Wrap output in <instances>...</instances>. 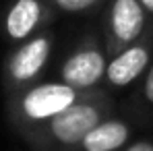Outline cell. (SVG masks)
Instances as JSON below:
<instances>
[{"label":"cell","mask_w":153,"mask_h":151,"mask_svg":"<svg viewBox=\"0 0 153 151\" xmlns=\"http://www.w3.org/2000/svg\"><path fill=\"white\" fill-rule=\"evenodd\" d=\"M102 122V106L91 101H75L64 112L48 120V132L60 145H81L89 130Z\"/></svg>","instance_id":"1"},{"label":"cell","mask_w":153,"mask_h":151,"mask_svg":"<svg viewBox=\"0 0 153 151\" xmlns=\"http://www.w3.org/2000/svg\"><path fill=\"white\" fill-rule=\"evenodd\" d=\"M76 101V89L66 83H42L21 100V114L31 122H46Z\"/></svg>","instance_id":"2"},{"label":"cell","mask_w":153,"mask_h":151,"mask_svg":"<svg viewBox=\"0 0 153 151\" xmlns=\"http://www.w3.org/2000/svg\"><path fill=\"white\" fill-rule=\"evenodd\" d=\"M108 71V62L103 54L93 46H81L73 56H68L60 68L62 83L75 87L76 91H85L102 81Z\"/></svg>","instance_id":"3"},{"label":"cell","mask_w":153,"mask_h":151,"mask_svg":"<svg viewBox=\"0 0 153 151\" xmlns=\"http://www.w3.org/2000/svg\"><path fill=\"white\" fill-rule=\"evenodd\" d=\"M145 27V8L139 0H114L110 8V50L122 52Z\"/></svg>","instance_id":"4"},{"label":"cell","mask_w":153,"mask_h":151,"mask_svg":"<svg viewBox=\"0 0 153 151\" xmlns=\"http://www.w3.org/2000/svg\"><path fill=\"white\" fill-rule=\"evenodd\" d=\"M52 52V39L48 35H35L25 42L8 62V75L15 83H27L42 73Z\"/></svg>","instance_id":"5"},{"label":"cell","mask_w":153,"mask_h":151,"mask_svg":"<svg viewBox=\"0 0 153 151\" xmlns=\"http://www.w3.org/2000/svg\"><path fill=\"white\" fill-rule=\"evenodd\" d=\"M149 64V50L145 44H134L128 46L120 54L114 56V60L108 64L105 77L112 85L116 87H126L141 75Z\"/></svg>","instance_id":"6"},{"label":"cell","mask_w":153,"mask_h":151,"mask_svg":"<svg viewBox=\"0 0 153 151\" xmlns=\"http://www.w3.org/2000/svg\"><path fill=\"white\" fill-rule=\"evenodd\" d=\"M44 15L39 0H15L6 15V33L10 39H25L35 31Z\"/></svg>","instance_id":"7"},{"label":"cell","mask_w":153,"mask_h":151,"mask_svg":"<svg viewBox=\"0 0 153 151\" xmlns=\"http://www.w3.org/2000/svg\"><path fill=\"white\" fill-rule=\"evenodd\" d=\"M128 126L120 120H102L81 141L83 151H116L128 141Z\"/></svg>","instance_id":"8"},{"label":"cell","mask_w":153,"mask_h":151,"mask_svg":"<svg viewBox=\"0 0 153 151\" xmlns=\"http://www.w3.org/2000/svg\"><path fill=\"white\" fill-rule=\"evenodd\" d=\"M60 10H66V13H81L89 6H93L97 0H52Z\"/></svg>","instance_id":"9"},{"label":"cell","mask_w":153,"mask_h":151,"mask_svg":"<svg viewBox=\"0 0 153 151\" xmlns=\"http://www.w3.org/2000/svg\"><path fill=\"white\" fill-rule=\"evenodd\" d=\"M143 91H145V97L149 100V103H153V66H151V71L147 73V77H145Z\"/></svg>","instance_id":"10"},{"label":"cell","mask_w":153,"mask_h":151,"mask_svg":"<svg viewBox=\"0 0 153 151\" xmlns=\"http://www.w3.org/2000/svg\"><path fill=\"white\" fill-rule=\"evenodd\" d=\"M124 151H153V143H147V141H139V143H132L130 147H126Z\"/></svg>","instance_id":"11"},{"label":"cell","mask_w":153,"mask_h":151,"mask_svg":"<svg viewBox=\"0 0 153 151\" xmlns=\"http://www.w3.org/2000/svg\"><path fill=\"white\" fill-rule=\"evenodd\" d=\"M139 2L143 4V8H145V10L153 13V0H139Z\"/></svg>","instance_id":"12"}]
</instances>
